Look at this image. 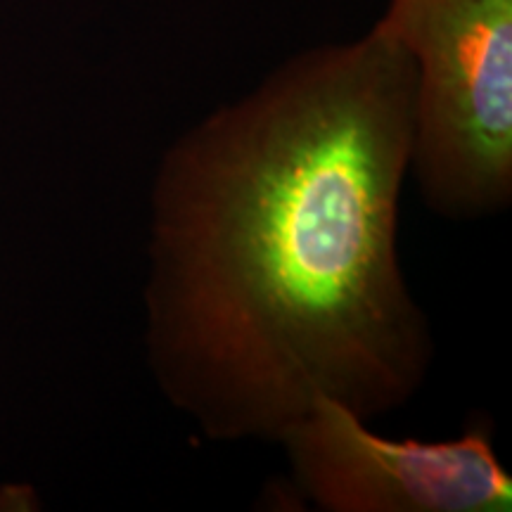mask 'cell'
Masks as SVG:
<instances>
[{
    "label": "cell",
    "instance_id": "1",
    "mask_svg": "<svg viewBox=\"0 0 512 512\" xmlns=\"http://www.w3.org/2000/svg\"><path fill=\"white\" fill-rule=\"evenodd\" d=\"M415 64L380 24L306 48L185 128L150 190L143 342L209 441H275L318 396L399 411L434 361L399 256Z\"/></svg>",
    "mask_w": 512,
    "mask_h": 512
},
{
    "label": "cell",
    "instance_id": "2",
    "mask_svg": "<svg viewBox=\"0 0 512 512\" xmlns=\"http://www.w3.org/2000/svg\"><path fill=\"white\" fill-rule=\"evenodd\" d=\"M377 24L415 64L411 174L448 221L512 202V0H389Z\"/></svg>",
    "mask_w": 512,
    "mask_h": 512
},
{
    "label": "cell",
    "instance_id": "3",
    "mask_svg": "<svg viewBox=\"0 0 512 512\" xmlns=\"http://www.w3.org/2000/svg\"><path fill=\"white\" fill-rule=\"evenodd\" d=\"M294 489L323 512H508L512 477L494 448L491 425L453 439L382 437L347 406L318 396L287 427Z\"/></svg>",
    "mask_w": 512,
    "mask_h": 512
},
{
    "label": "cell",
    "instance_id": "4",
    "mask_svg": "<svg viewBox=\"0 0 512 512\" xmlns=\"http://www.w3.org/2000/svg\"><path fill=\"white\" fill-rule=\"evenodd\" d=\"M38 498L31 486L10 484L0 486V512H27L38 508Z\"/></svg>",
    "mask_w": 512,
    "mask_h": 512
}]
</instances>
